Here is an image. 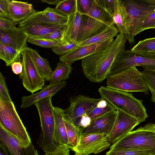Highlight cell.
<instances>
[{"instance_id":"obj_1","label":"cell","mask_w":155,"mask_h":155,"mask_svg":"<svg viewBox=\"0 0 155 155\" xmlns=\"http://www.w3.org/2000/svg\"><path fill=\"white\" fill-rule=\"evenodd\" d=\"M127 40L124 34L120 33L109 46L82 59L81 66L85 77L94 83L106 79L116 58L125 50Z\"/></svg>"},{"instance_id":"obj_2","label":"cell","mask_w":155,"mask_h":155,"mask_svg":"<svg viewBox=\"0 0 155 155\" xmlns=\"http://www.w3.org/2000/svg\"><path fill=\"white\" fill-rule=\"evenodd\" d=\"M98 92L101 98L116 110H122L134 117L140 123L148 117L143 100L136 98L131 93L106 86L101 87Z\"/></svg>"},{"instance_id":"obj_3","label":"cell","mask_w":155,"mask_h":155,"mask_svg":"<svg viewBox=\"0 0 155 155\" xmlns=\"http://www.w3.org/2000/svg\"><path fill=\"white\" fill-rule=\"evenodd\" d=\"M52 96L35 102L40 119L41 130L37 140L39 147L45 153L56 150L59 146L55 138V117L54 107L52 103Z\"/></svg>"},{"instance_id":"obj_4","label":"cell","mask_w":155,"mask_h":155,"mask_svg":"<svg viewBox=\"0 0 155 155\" xmlns=\"http://www.w3.org/2000/svg\"><path fill=\"white\" fill-rule=\"evenodd\" d=\"M136 66L130 67L106 78V86L127 92H140L147 94L149 90L142 73Z\"/></svg>"},{"instance_id":"obj_5","label":"cell","mask_w":155,"mask_h":155,"mask_svg":"<svg viewBox=\"0 0 155 155\" xmlns=\"http://www.w3.org/2000/svg\"><path fill=\"white\" fill-rule=\"evenodd\" d=\"M0 124L21 142L32 143L12 100L7 101L0 99Z\"/></svg>"},{"instance_id":"obj_6","label":"cell","mask_w":155,"mask_h":155,"mask_svg":"<svg viewBox=\"0 0 155 155\" xmlns=\"http://www.w3.org/2000/svg\"><path fill=\"white\" fill-rule=\"evenodd\" d=\"M110 149L145 148L155 152V132L147 124L130 131L111 145Z\"/></svg>"},{"instance_id":"obj_7","label":"cell","mask_w":155,"mask_h":155,"mask_svg":"<svg viewBox=\"0 0 155 155\" xmlns=\"http://www.w3.org/2000/svg\"><path fill=\"white\" fill-rule=\"evenodd\" d=\"M134 66H140L144 69L155 70V53H141L133 52L131 50H124L114 60L108 76Z\"/></svg>"},{"instance_id":"obj_8","label":"cell","mask_w":155,"mask_h":155,"mask_svg":"<svg viewBox=\"0 0 155 155\" xmlns=\"http://www.w3.org/2000/svg\"><path fill=\"white\" fill-rule=\"evenodd\" d=\"M131 22L132 38L138 34L146 19L155 12V0H121Z\"/></svg>"},{"instance_id":"obj_9","label":"cell","mask_w":155,"mask_h":155,"mask_svg":"<svg viewBox=\"0 0 155 155\" xmlns=\"http://www.w3.org/2000/svg\"><path fill=\"white\" fill-rule=\"evenodd\" d=\"M23 70L20 74L23 87L32 94L41 89L45 85V80L36 68L27 46L21 51Z\"/></svg>"},{"instance_id":"obj_10","label":"cell","mask_w":155,"mask_h":155,"mask_svg":"<svg viewBox=\"0 0 155 155\" xmlns=\"http://www.w3.org/2000/svg\"><path fill=\"white\" fill-rule=\"evenodd\" d=\"M110 143L105 134L82 133L77 145L71 150L80 155L96 154L110 147Z\"/></svg>"},{"instance_id":"obj_11","label":"cell","mask_w":155,"mask_h":155,"mask_svg":"<svg viewBox=\"0 0 155 155\" xmlns=\"http://www.w3.org/2000/svg\"><path fill=\"white\" fill-rule=\"evenodd\" d=\"M68 16L57 11L54 8L47 7L42 11H36L19 23V26L35 25H65Z\"/></svg>"},{"instance_id":"obj_12","label":"cell","mask_w":155,"mask_h":155,"mask_svg":"<svg viewBox=\"0 0 155 155\" xmlns=\"http://www.w3.org/2000/svg\"><path fill=\"white\" fill-rule=\"evenodd\" d=\"M80 95L70 97L69 107L64 110L65 115L74 123L84 115L87 114L97 106L102 100Z\"/></svg>"},{"instance_id":"obj_13","label":"cell","mask_w":155,"mask_h":155,"mask_svg":"<svg viewBox=\"0 0 155 155\" xmlns=\"http://www.w3.org/2000/svg\"><path fill=\"white\" fill-rule=\"evenodd\" d=\"M117 115L111 130L108 137L109 141L113 144L132 131L140 123L134 117L119 110H117Z\"/></svg>"},{"instance_id":"obj_14","label":"cell","mask_w":155,"mask_h":155,"mask_svg":"<svg viewBox=\"0 0 155 155\" xmlns=\"http://www.w3.org/2000/svg\"><path fill=\"white\" fill-rule=\"evenodd\" d=\"M0 143L9 155H33L35 150L32 143L21 142L0 124Z\"/></svg>"},{"instance_id":"obj_15","label":"cell","mask_w":155,"mask_h":155,"mask_svg":"<svg viewBox=\"0 0 155 155\" xmlns=\"http://www.w3.org/2000/svg\"><path fill=\"white\" fill-rule=\"evenodd\" d=\"M114 41V38H111L99 43L78 46L67 54L60 56L59 60L71 65L76 61L102 51L110 45Z\"/></svg>"},{"instance_id":"obj_16","label":"cell","mask_w":155,"mask_h":155,"mask_svg":"<svg viewBox=\"0 0 155 155\" xmlns=\"http://www.w3.org/2000/svg\"><path fill=\"white\" fill-rule=\"evenodd\" d=\"M114 24L101 21L86 14L82 15V22L76 39L78 44L100 34Z\"/></svg>"},{"instance_id":"obj_17","label":"cell","mask_w":155,"mask_h":155,"mask_svg":"<svg viewBox=\"0 0 155 155\" xmlns=\"http://www.w3.org/2000/svg\"><path fill=\"white\" fill-rule=\"evenodd\" d=\"M112 19L113 23L116 25L120 33L124 34L130 45L135 44V39L132 38L131 34L130 17L121 0H115Z\"/></svg>"},{"instance_id":"obj_18","label":"cell","mask_w":155,"mask_h":155,"mask_svg":"<svg viewBox=\"0 0 155 155\" xmlns=\"http://www.w3.org/2000/svg\"><path fill=\"white\" fill-rule=\"evenodd\" d=\"M117 114V110L92 121L87 127L82 129V134H104L108 137L114 124Z\"/></svg>"},{"instance_id":"obj_19","label":"cell","mask_w":155,"mask_h":155,"mask_svg":"<svg viewBox=\"0 0 155 155\" xmlns=\"http://www.w3.org/2000/svg\"><path fill=\"white\" fill-rule=\"evenodd\" d=\"M28 36L19 27L9 31L0 30V41L20 52L27 47Z\"/></svg>"},{"instance_id":"obj_20","label":"cell","mask_w":155,"mask_h":155,"mask_svg":"<svg viewBox=\"0 0 155 155\" xmlns=\"http://www.w3.org/2000/svg\"><path fill=\"white\" fill-rule=\"evenodd\" d=\"M66 85L65 81L60 83L45 85L40 91L29 96H24L21 99V107L25 109L31 106L36 102L50 96H53Z\"/></svg>"},{"instance_id":"obj_21","label":"cell","mask_w":155,"mask_h":155,"mask_svg":"<svg viewBox=\"0 0 155 155\" xmlns=\"http://www.w3.org/2000/svg\"><path fill=\"white\" fill-rule=\"evenodd\" d=\"M35 11L32 5L27 2L10 0L8 4L9 18L16 22L24 20Z\"/></svg>"},{"instance_id":"obj_22","label":"cell","mask_w":155,"mask_h":155,"mask_svg":"<svg viewBox=\"0 0 155 155\" xmlns=\"http://www.w3.org/2000/svg\"><path fill=\"white\" fill-rule=\"evenodd\" d=\"M82 20V15L78 10L68 16L67 28L63 38V44L71 42L77 43L76 39Z\"/></svg>"},{"instance_id":"obj_23","label":"cell","mask_w":155,"mask_h":155,"mask_svg":"<svg viewBox=\"0 0 155 155\" xmlns=\"http://www.w3.org/2000/svg\"><path fill=\"white\" fill-rule=\"evenodd\" d=\"M54 112L56 142L59 146L64 145L69 146L64 120V110L58 107H54Z\"/></svg>"},{"instance_id":"obj_24","label":"cell","mask_w":155,"mask_h":155,"mask_svg":"<svg viewBox=\"0 0 155 155\" xmlns=\"http://www.w3.org/2000/svg\"><path fill=\"white\" fill-rule=\"evenodd\" d=\"M29 51L35 64L38 72L45 80L49 81L53 71L48 60L41 57L38 51L29 48Z\"/></svg>"},{"instance_id":"obj_25","label":"cell","mask_w":155,"mask_h":155,"mask_svg":"<svg viewBox=\"0 0 155 155\" xmlns=\"http://www.w3.org/2000/svg\"><path fill=\"white\" fill-rule=\"evenodd\" d=\"M65 25H35L19 27L28 37H40L54 32Z\"/></svg>"},{"instance_id":"obj_26","label":"cell","mask_w":155,"mask_h":155,"mask_svg":"<svg viewBox=\"0 0 155 155\" xmlns=\"http://www.w3.org/2000/svg\"><path fill=\"white\" fill-rule=\"evenodd\" d=\"M64 120L70 149L78 144L82 134V129L76 125L68 116L64 115Z\"/></svg>"},{"instance_id":"obj_27","label":"cell","mask_w":155,"mask_h":155,"mask_svg":"<svg viewBox=\"0 0 155 155\" xmlns=\"http://www.w3.org/2000/svg\"><path fill=\"white\" fill-rule=\"evenodd\" d=\"M117 28L112 24L100 34L81 42L77 44L78 46H81L91 44L100 43L108 39L114 38L119 34Z\"/></svg>"},{"instance_id":"obj_28","label":"cell","mask_w":155,"mask_h":155,"mask_svg":"<svg viewBox=\"0 0 155 155\" xmlns=\"http://www.w3.org/2000/svg\"><path fill=\"white\" fill-rule=\"evenodd\" d=\"M73 68L71 65L60 61L57 64L51 78L50 84H54L65 81L69 78Z\"/></svg>"},{"instance_id":"obj_29","label":"cell","mask_w":155,"mask_h":155,"mask_svg":"<svg viewBox=\"0 0 155 155\" xmlns=\"http://www.w3.org/2000/svg\"><path fill=\"white\" fill-rule=\"evenodd\" d=\"M21 52L0 41V58L5 63L6 66H11L15 61L20 59Z\"/></svg>"},{"instance_id":"obj_30","label":"cell","mask_w":155,"mask_h":155,"mask_svg":"<svg viewBox=\"0 0 155 155\" xmlns=\"http://www.w3.org/2000/svg\"><path fill=\"white\" fill-rule=\"evenodd\" d=\"M116 110V109L112 105L102 99L96 107L86 115L90 118L92 121Z\"/></svg>"},{"instance_id":"obj_31","label":"cell","mask_w":155,"mask_h":155,"mask_svg":"<svg viewBox=\"0 0 155 155\" xmlns=\"http://www.w3.org/2000/svg\"><path fill=\"white\" fill-rule=\"evenodd\" d=\"M106 155H155L152 150L145 148L110 149Z\"/></svg>"},{"instance_id":"obj_32","label":"cell","mask_w":155,"mask_h":155,"mask_svg":"<svg viewBox=\"0 0 155 155\" xmlns=\"http://www.w3.org/2000/svg\"><path fill=\"white\" fill-rule=\"evenodd\" d=\"M86 15L101 21L113 24L111 16L99 7L95 0H93L89 12Z\"/></svg>"},{"instance_id":"obj_33","label":"cell","mask_w":155,"mask_h":155,"mask_svg":"<svg viewBox=\"0 0 155 155\" xmlns=\"http://www.w3.org/2000/svg\"><path fill=\"white\" fill-rule=\"evenodd\" d=\"M54 9L58 12L68 16L77 11V0L61 1Z\"/></svg>"},{"instance_id":"obj_34","label":"cell","mask_w":155,"mask_h":155,"mask_svg":"<svg viewBox=\"0 0 155 155\" xmlns=\"http://www.w3.org/2000/svg\"><path fill=\"white\" fill-rule=\"evenodd\" d=\"M155 50V37L141 40L131 49L132 51L138 53H148Z\"/></svg>"},{"instance_id":"obj_35","label":"cell","mask_w":155,"mask_h":155,"mask_svg":"<svg viewBox=\"0 0 155 155\" xmlns=\"http://www.w3.org/2000/svg\"><path fill=\"white\" fill-rule=\"evenodd\" d=\"M142 73L151 94V101L155 103V70L144 69Z\"/></svg>"},{"instance_id":"obj_36","label":"cell","mask_w":155,"mask_h":155,"mask_svg":"<svg viewBox=\"0 0 155 155\" xmlns=\"http://www.w3.org/2000/svg\"><path fill=\"white\" fill-rule=\"evenodd\" d=\"M27 42L41 47L51 48L61 45L58 42L35 37H28Z\"/></svg>"},{"instance_id":"obj_37","label":"cell","mask_w":155,"mask_h":155,"mask_svg":"<svg viewBox=\"0 0 155 155\" xmlns=\"http://www.w3.org/2000/svg\"><path fill=\"white\" fill-rule=\"evenodd\" d=\"M67 28L66 24L62 27L48 35L38 37L58 42L63 44V38Z\"/></svg>"},{"instance_id":"obj_38","label":"cell","mask_w":155,"mask_h":155,"mask_svg":"<svg viewBox=\"0 0 155 155\" xmlns=\"http://www.w3.org/2000/svg\"><path fill=\"white\" fill-rule=\"evenodd\" d=\"M78 47L77 44L71 42L60 45L51 48V49L55 54L60 56L70 52Z\"/></svg>"},{"instance_id":"obj_39","label":"cell","mask_w":155,"mask_h":155,"mask_svg":"<svg viewBox=\"0 0 155 155\" xmlns=\"http://www.w3.org/2000/svg\"><path fill=\"white\" fill-rule=\"evenodd\" d=\"M95 0L98 6L109 14L112 18L115 6V0Z\"/></svg>"},{"instance_id":"obj_40","label":"cell","mask_w":155,"mask_h":155,"mask_svg":"<svg viewBox=\"0 0 155 155\" xmlns=\"http://www.w3.org/2000/svg\"><path fill=\"white\" fill-rule=\"evenodd\" d=\"M0 99L7 101H12L5 78L1 72H0Z\"/></svg>"},{"instance_id":"obj_41","label":"cell","mask_w":155,"mask_h":155,"mask_svg":"<svg viewBox=\"0 0 155 155\" xmlns=\"http://www.w3.org/2000/svg\"><path fill=\"white\" fill-rule=\"evenodd\" d=\"M18 23L9 18L0 16V30L9 31L16 28Z\"/></svg>"},{"instance_id":"obj_42","label":"cell","mask_w":155,"mask_h":155,"mask_svg":"<svg viewBox=\"0 0 155 155\" xmlns=\"http://www.w3.org/2000/svg\"><path fill=\"white\" fill-rule=\"evenodd\" d=\"M77 10L82 15L87 14L89 11L93 0H77Z\"/></svg>"},{"instance_id":"obj_43","label":"cell","mask_w":155,"mask_h":155,"mask_svg":"<svg viewBox=\"0 0 155 155\" xmlns=\"http://www.w3.org/2000/svg\"><path fill=\"white\" fill-rule=\"evenodd\" d=\"M151 28L155 29V12L150 14L145 20L139 33Z\"/></svg>"},{"instance_id":"obj_44","label":"cell","mask_w":155,"mask_h":155,"mask_svg":"<svg viewBox=\"0 0 155 155\" xmlns=\"http://www.w3.org/2000/svg\"><path fill=\"white\" fill-rule=\"evenodd\" d=\"M70 150L69 146L62 145L59 146L55 150L45 153L44 155H70Z\"/></svg>"},{"instance_id":"obj_45","label":"cell","mask_w":155,"mask_h":155,"mask_svg":"<svg viewBox=\"0 0 155 155\" xmlns=\"http://www.w3.org/2000/svg\"><path fill=\"white\" fill-rule=\"evenodd\" d=\"M91 122L90 118L86 114L82 116L74 124L81 129L88 126Z\"/></svg>"},{"instance_id":"obj_46","label":"cell","mask_w":155,"mask_h":155,"mask_svg":"<svg viewBox=\"0 0 155 155\" xmlns=\"http://www.w3.org/2000/svg\"><path fill=\"white\" fill-rule=\"evenodd\" d=\"M10 0H0V16L9 18L8 8Z\"/></svg>"},{"instance_id":"obj_47","label":"cell","mask_w":155,"mask_h":155,"mask_svg":"<svg viewBox=\"0 0 155 155\" xmlns=\"http://www.w3.org/2000/svg\"><path fill=\"white\" fill-rule=\"evenodd\" d=\"M11 66L12 72L16 74H20L22 71L23 65L22 62L19 61L14 62Z\"/></svg>"},{"instance_id":"obj_48","label":"cell","mask_w":155,"mask_h":155,"mask_svg":"<svg viewBox=\"0 0 155 155\" xmlns=\"http://www.w3.org/2000/svg\"><path fill=\"white\" fill-rule=\"evenodd\" d=\"M43 3H46L48 4L54 5H57L61 1L60 0H41Z\"/></svg>"},{"instance_id":"obj_49","label":"cell","mask_w":155,"mask_h":155,"mask_svg":"<svg viewBox=\"0 0 155 155\" xmlns=\"http://www.w3.org/2000/svg\"><path fill=\"white\" fill-rule=\"evenodd\" d=\"M0 155H9L4 145L0 143Z\"/></svg>"},{"instance_id":"obj_50","label":"cell","mask_w":155,"mask_h":155,"mask_svg":"<svg viewBox=\"0 0 155 155\" xmlns=\"http://www.w3.org/2000/svg\"><path fill=\"white\" fill-rule=\"evenodd\" d=\"M146 124L149 129L155 132V124L153 123H149Z\"/></svg>"},{"instance_id":"obj_51","label":"cell","mask_w":155,"mask_h":155,"mask_svg":"<svg viewBox=\"0 0 155 155\" xmlns=\"http://www.w3.org/2000/svg\"><path fill=\"white\" fill-rule=\"evenodd\" d=\"M33 155H39L37 150L35 149Z\"/></svg>"},{"instance_id":"obj_52","label":"cell","mask_w":155,"mask_h":155,"mask_svg":"<svg viewBox=\"0 0 155 155\" xmlns=\"http://www.w3.org/2000/svg\"><path fill=\"white\" fill-rule=\"evenodd\" d=\"M150 52L153 53H155V50H154L153 51H152L151 52Z\"/></svg>"},{"instance_id":"obj_53","label":"cell","mask_w":155,"mask_h":155,"mask_svg":"<svg viewBox=\"0 0 155 155\" xmlns=\"http://www.w3.org/2000/svg\"></svg>"}]
</instances>
